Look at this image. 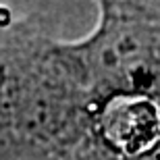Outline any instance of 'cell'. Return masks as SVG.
I'll return each instance as SVG.
<instances>
[{"label":"cell","mask_w":160,"mask_h":160,"mask_svg":"<svg viewBox=\"0 0 160 160\" xmlns=\"http://www.w3.org/2000/svg\"><path fill=\"white\" fill-rule=\"evenodd\" d=\"M0 160H44V158L25 143L0 142Z\"/></svg>","instance_id":"1"}]
</instances>
